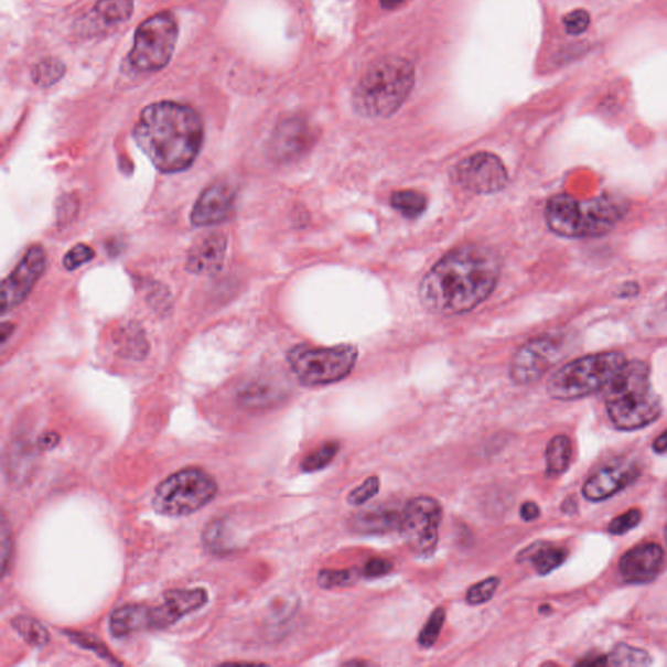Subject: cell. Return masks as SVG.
<instances>
[{"mask_svg":"<svg viewBox=\"0 0 667 667\" xmlns=\"http://www.w3.org/2000/svg\"><path fill=\"white\" fill-rule=\"evenodd\" d=\"M60 442V437L56 434L50 433L42 439V448L53 449L55 444Z\"/></svg>","mask_w":667,"mask_h":667,"instance_id":"44","label":"cell"},{"mask_svg":"<svg viewBox=\"0 0 667 667\" xmlns=\"http://www.w3.org/2000/svg\"><path fill=\"white\" fill-rule=\"evenodd\" d=\"M652 658L647 652L631 647L627 644H618L607 656V665L612 666H648Z\"/></svg>","mask_w":667,"mask_h":667,"instance_id":"28","label":"cell"},{"mask_svg":"<svg viewBox=\"0 0 667 667\" xmlns=\"http://www.w3.org/2000/svg\"><path fill=\"white\" fill-rule=\"evenodd\" d=\"M46 255L40 246L28 250L23 260L18 265L2 283V312L7 313L23 303L29 292L45 271Z\"/></svg>","mask_w":667,"mask_h":667,"instance_id":"14","label":"cell"},{"mask_svg":"<svg viewBox=\"0 0 667 667\" xmlns=\"http://www.w3.org/2000/svg\"><path fill=\"white\" fill-rule=\"evenodd\" d=\"M413 64L400 56L373 63L358 82L353 104L365 118H389L410 97L415 85Z\"/></svg>","mask_w":667,"mask_h":667,"instance_id":"5","label":"cell"},{"mask_svg":"<svg viewBox=\"0 0 667 667\" xmlns=\"http://www.w3.org/2000/svg\"><path fill=\"white\" fill-rule=\"evenodd\" d=\"M133 7V0H99L92 11L90 25L95 31L117 28L132 17Z\"/></svg>","mask_w":667,"mask_h":667,"instance_id":"23","label":"cell"},{"mask_svg":"<svg viewBox=\"0 0 667 667\" xmlns=\"http://www.w3.org/2000/svg\"><path fill=\"white\" fill-rule=\"evenodd\" d=\"M400 519L401 513L392 510V508H368L351 519V528L361 535H386L400 528Z\"/></svg>","mask_w":667,"mask_h":667,"instance_id":"20","label":"cell"},{"mask_svg":"<svg viewBox=\"0 0 667 667\" xmlns=\"http://www.w3.org/2000/svg\"><path fill=\"white\" fill-rule=\"evenodd\" d=\"M642 520V513L637 510V508H633V510L627 512L615 518L611 525H609V532L615 536L625 535L628 530L634 529L637 525H639Z\"/></svg>","mask_w":667,"mask_h":667,"instance_id":"35","label":"cell"},{"mask_svg":"<svg viewBox=\"0 0 667 667\" xmlns=\"http://www.w3.org/2000/svg\"><path fill=\"white\" fill-rule=\"evenodd\" d=\"M665 561V551L659 545L654 542L637 545L621 558V577L628 584L654 582L663 571Z\"/></svg>","mask_w":667,"mask_h":667,"instance_id":"16","label":"cell"},{"mask_svg":"<svg viewBox=\"0 0 667 667\" xmlns=\"http://www.w3.org/2000/svg\"><path fill=\"white\" fill-rule=\"evenodd\" d=\"M133 136L158 170L174 174L195 162L203 146L204 126L191 107L163 100L143 109Z\"/></svg>","mask_w":667,"mask_h":667,"instance_id":"2","label":"cell"},{"mask_svg":"<svg viewBox=\"0 0 667 667\" xmlns=\"http://www.w3.org/2000/svg\"><path fill=\"white\" fill-rule=\"evenodd\" d=\"M236 191L229 183L218 182L205 190L193 207L191 220L197 227L213 226L225 220L234 206Z\"/></svg>","mask_w":667,"mask_h":667,"instance_id":"18","label":"cell"},{"mask_svg":"<svg viewBox=\"0 0 667 667\" xmlns=\"http://www.w3.org/2000/svg\"><path fill=\"white\" fill-rule=\"evenodd\" d=\"M314 142L310 125L300 118L282 121L272 136L270 152L276 161L287 163L299 160Z\"/></svg>","mask_w":667,"mask_h":667,"instance_id":"17","label":"cell"},{"mask_svg":"<svg viewBox=\"0 0 667 667\" xmlns=\"http://www.w3.org/2000/svg\"><path fill=\"white\" fill-rule=\"evenodd\" d=\"M621 353H600L577 358L550 377L547 390L557 400H575L604 391L627 363Z\"/></svg>","mask_w":667,"mask_h":667,"instance_id":"6","label":"cell"},{"mask_svg":"<svg viewBox=\"0 0 667 667\" xmlns=\"http://www.w3.org/2000/svg\"><path fill=\"white\" fill-rule=\"evenodd\" d=\"M625 201L602 195L591 200L556 195L545 207V219L551 232L563 238H596L612 232L625 217Z\"/></svg>","mask_w":667,"mask_h":667,"instance_id":"4","label":"cell"},{"mask_svg":"<svg viewBox=\"0 0 667 667\" xmlns=\"http://www.w3.org/2000/svg\"><path fill=\"white\" fill-rule=\"evenodd\" d=\"M405 0H381L385 10H396Z\"/></svg>","mask_w":667,"mask_h":667,"instance_id":"45","label":"cell"},{"mask_svg":"<svg viewBox=\"0 0 667 667\" xmlns=\"http://www.w3.org/2000/svg\"><path fill=\"white\" fill-rule=\"evenodd\" d=\"M227 240L224 234H211L192 247L186 258V269L193 275L212 276L224 265Z\"/></svg>","mask_w":667,"mask_h":667,"instance_id":"19","label":"cell"},{"mask_svg":"<svg viewBox=\"0 0 667 667\" xmlns=\"http://www.w3.org/2000/svg\"><path fill=\"white\" fill-rule=\"evenodd\" d=\"M215 478L201 469H184L172 473L155 487L153 508L155 513L183 518L209 505L217 496Z\"/></svg>","mask_w":667,"mask_h":667,"instance_id":"7","label":"cell"},{"mask_svg":"<svg viewBox=\"0 0 667 667\" xmlns=\"http://www.w3.org/2000/svg\"><path fill=\"white\" fill-rule=\"evenodd\" d=\"M654 450L657 454L667 453V430L663 434H659L654 442Z\"/></svg>","mask_w":667,"mask_h":667,"instance_id":"42","label":"cell"},{"mask_svg":"<svg viewBox=\"0 0 667 667\" xmlns=\"http://www.w3.org/2000/svg\"><path fill=\"white\" fill-rule=\"evenodd\" d=\"M392 570V563L384 558H373L365 564L363 575L368 579H376L387 575Z\"/></svg>","mask_w":667,"mask_h":667,"instance_id":"38","label":"cell"},{"mask_svg":"<svg viewBox=\"0 0 667 667\" xmlns=\"http://www.w3.org/2000/svg\"><path fill=\"white\" fill-rule=\"evenodd\" d=\"M578 665L605 666V665H607V657L599 656V657L587 658V659H583V661H580Z\"/></svg>","mask_w":667,"mask_h":667,"instance_id":"43","label":"cell"},{"mask_svg":"<svg viewBox=\"0 0 667 667\" xmlns=\"http://www.w3.org/2000/svg\"><path fill=\"white\" fill-rule=\"evenodd\" d=\"M562 335L544 334L528 341L516 351L510 364V377L516 385L539 383L564 356Z\"/></svg>","mask_w":667,"mask_h":667,"instance_id":"11","label":"cell"},{"mask_svg":"<svg viewBox=\"0 0 667 667\" xmlns=\"http://www.w3.org/2000/svg\"><path fill=\"white\" fill-rule=\"evenodd\" d=\"M501 258L490 247H459L442 257L420 284L426 310L440 315H459L475 310L496 289Z\"/></svg>","mask_w":667,"mask_h":667,"instance_id":"1","label":"cell"},{"mask_svg":"<svg viewBox=\"0 0 667 667\" xmlns=\"http://www.w3.org/2000/svg\"><path fill=\"white\" fill-rule=\"evenodd\" d=\"M358 351L351 344L334 347H293L287 362L301 385L315 387L342 381L354 370Z\"/></svg>","mask_w":667,"mask_h":667,"instance_id":"8","label":"cell"},{"mask_svg":"<svg viewBox=\"0 0 667 667\" xmlns=\"http://www.w3.org/2000/svg\"><path fill=\"white\" fill-rule=\"evenodd\" d=\"M641 475V467L636 462L618 459L602 467L587 480L583 494L588 501L600 502L614 496L625 490Z\"/></svg>","mask_w":667,"mask_h":667,"instance_id":"15","label":"cell"},{"mask_svg":"<svg viewBox=\"0 0 667 667\" xmlns=\"http://www.w3.org/2000/svg\"><path fill=\"white\" fill-rule=\"evenodd\" d=\"M209 601L207 592L203 588H184V590H172L164 593L161 605H140L141 623L143 630H163L174 626L198 609L204 607Z\"/></svg>","mask_w":667,"mask_h":667,"instance_id":"12","label":"cell"},{"mask_svg":"<svg viewBox=\"0 0 667 667\" xmlns=\"http://www.w3.org/2000/svg\"><path fill=\"white\" fill-rule=\"evenodd\" d=\"M590 24L591 17L585 10L572 11L569 14H566V18L563 19L566 32L571 35L583 34Z\"/></svg>","mask_w":667,"mask_h":667,"instance_id":"37","label":"cell"},{"mask_svg":"<svg viewBox=\"0 0 667 667\" xmlns=\"http://www.w3.org/2000/svg\"><path fill=\"white\" fill-rule=\"evenodd\" d=\"M604 391L609 419L621 430L650 426L663 413V401L652 386L647 363L627 362Z\"/></svg>","mask_w":667,"mask_h":667,"instance_id":"3","label":"cell"},{"mask_svg":"<svg viewBox=\"0 0 667 667\" xmlns=\"http://www.w3.org/2000/svg\"><path fill=\"white\" fill-rule=\"evenodd\" d=\"M566 558H568V550L550 542H535L521 550L516 561L528 562L534 566L537 573L548 575L562 566Z\"/></svg>","mask_w":667,"mask_h":667,"instance_id":"22","label":"cell"},{"mask_svg":"<svg viewBox=\"0 0 667 667\" xmlns=\"http://www.w3.org/2000/svg\"><path fill=\"white\" fill-rule=\"evenodd\" d=\"M17 633L32 647L42 648L50 643L49 631L31 616L19 615L11 621Z\"/></svg>","mask_w":667,"mask_h":667,"instance_id":"26","label":"cell"},{"mask_svg":"<svg viewBox=\"0 0 667 667\" xmlns=\"http://www.w3.org/2000/svg\"><path fill=\"white\" fill-rule=\"evenodd\" d=\"M341 444L336 441H330L321 444L320 448L308 454L301 462V471L306 473L319 472L327 467L334 461L336 454L340 453Z\"/></svg>","mask_w":667,"mask_h":667,"instance_id":"27","label":"cell"},{"mask_svg":"<svg viewBox=\"0 0 667 667\" xmlns=\"http://www.w3.org/2000/svg\"><path fill=\"white\" fill-rule=\"evenodd\" d=\"M444 621H447V612H444L443 607H437L419 635L421 648L428 649L434 647L435 643L440 639Z\"/></svg>","mask_w":667,"mask_h":667,"instance_id":"30","label":"cell"},{"mask_svg":"<svg viewBox=\"0 0 667 667\" xmlns=\"http://www.w3.org/2000/svg\"><path fill=\"white\" fill-rule=\"evenodd\" d=\"M284 396V386L278 379L258 377L239 392V401L244 407L260 410L277 405Z\"/></svg>","mask_w":667,"mask_h":667,"instance_id":"21","label":"cell"},{"mask_svg":"<svg viewBox=\"0 0 667 667\" xmlns=\"http://www.w3.org/2000/svg\"><path fill=\"white\" fill-rule=\"evenodd\" d=\"M545 456H547V475L561 476L570 467L572 458V443L569 437L557 435L551 439Z\"/></svg>","mask_w":667,"mask_h":667,"instance_id":"24","label":"cell"},{"mask_svg":"<svg viewBox=\"0 0 667 667\" xmlns=\"http://www.w3.org/2000/svg\"><path fill=\"white\" fill-rule=\"evenodd\" d=\"M456 176L464 190L492 195L505 189L508 176L504 162L486 152L472 154L458 164Z\"/></svg>","mask_w":667,"mask_h":667,"instance_id":"13","label":"cell"},{"mask_svg":"<svg viewBox=\"0 0 667 667\" xmlns=\"http://www.w3.org/2000/svg\"><path fill=\"white\" fill-rule=\"evenodd\" d=\"M442 514V506L435 498L421 496L407 502L399 530L416 555L430 557L435 553Z\"/></svg>","mask_w":667,"mask_h":667,"instance_id":"10","label":"cell"},{"mask_svg":"<svg viewBox=\"0 0 667 667\" xmlns=\"http://www.w3.org/2000/svg\"><path fill=\"white\" fill-rule=\"evenodd\" d=\"M501 580L496 577H491L483 582L472 585L467 592V602L470 605L477 606L490 602L496 594Z\"/></svg>","mask_w":667,"mask_h":667,"instance_id":"31","label":"cell"},{"mask_svg":"<svg viewBox=\"0 0 667 667\" xmlns=\"http://www.w3.org/2000/svg\"><path fill=\"white\" fill-rule=\"evenodd\" d=\"M391 206L408 219L419 218L428 207V198L419 191L405 190L394 192Z\"/></svg>","mask_w":667,"mask_h":667,"instance_id":"25","label":"cell"},{"mask_svg":"<svg viewBox=\"0 0 667 667\" xmlns=\"http://www.w3.org/2000/svg\"><path fill=\"white\" fill-rule=\"evenodd\" d=\"M540 507L535 502H526L520 508L521 519L525 521H534L540 518Z\"/></svg>","mask_w":667,"mask_h":667,"instance_id":"40","label":"cell"},{"mask_svg":"<svg viewBox=\"0 0 667 667\" xmlns=\"http://www.w3.org/2000/svg\"><path fill=\"white\" fill-rule=\"evenodd\" d=\"M67 635L72 642L80 645L82 648L95 652L99 658L117 664V659H115L109 649L106 648V645L96 639L95 636L78 633H67Z\"/></svg>","mask_w":667,"mask_h":667,"instance_id":"34","label":"cell"},{"mask_svg":"<svg viewBox=\"0 0 667 667\" xmlns=\"http://www.w3.org/2000/svg\"><path fill=\"white\" fill-rule=\"evenodd\" d=\"M665 539H666V542H667V526H666V529H665Z\"/></svg>","mask_w":667,"mask_h":667,"instance_id":"46","label":"cell"},{"mask_svg":"<svg viewBox=\"0 0 667 667\" xmlns=\"http://www.w3.org/2000/svg\"><path fill=\"white\" fill-rule=\"evenodd\" d=\"M639 293V284L635 282H627L623 284L618 292H616V297L620 298H634Z\"/></svg>","mask_w":667,"mask_h":667,"instance_id":"41","label":"cell"},{"mask_svg":"<svg viewBox=\"0 0 667 667\" xmlns=\"http://www.w3.org/2000/svg\"><path fill=\"white\" fill-rule=\"evenodd\" d=\"M361 578V570H321L318 583L322 590H334V588H346L354 585Z\"/></svg>","mask_w":667,"mask_h":667,"instance_id":"29","label":"cell"},{"mask_svg":"<svg viewBox=\"0 0 667 667\" xmlns=\"http://www.w3.org/2000/svg\"><path fill=\"white\" fill-rule=\"evenodd\" d=\"M63 75V63L56 60L42 61L33 71L34 82L42 86L55 84Z\"/></svg>","mask_w":667,"mask_h":667,"instance_id":"32","label":"cell"},{"mask_svg":"<svg viewBox=\"0 0 667 667\" xmlns=\"http://www.w3.org/2000/svg\"><path fill=\"white\" fill-rule=\"evenodd\" d=\"M95 258V250L85 244H77L75 248H72L69 252L64 257L63 265L67 270H75L80 268L82 265L89 262Z\"/></svg>","mask_w":667,"mask_h":667,"instance_id":"36","label":"cell"},{"mask_svg":"<svg viewBox=\"0 0 667 667\" xmlns=\"http://www.w3.org/2000/svg\"><path fill=\"white\" fill-rule=\"evenodd\" d=\"M378 492L379 478L376 476L368 477L363 485L357 486L356 490L348 494L347 502L351 506H362L367 504L372 498H375Z\"/></svg>","mask_w":667,"mask_h":667,"instance_id":"33","label":"cell"},{"mask_svg":"<svg viewBox=\"0 0 667 667\" xmlns=\"http://www.w3.org/2000/svg\"><path fill=\"white\" fill-rule=\"evenodd\" d=\"M9 526H7V520L3 518V523H2V571H3V575H7V571H9V566L10 562L12 561V555H13V550H12V536L11 532L9 530V528H7Z\"/></svg>","mask_w":667,"mask_h":667,"instance_id":"39","label":"cell"},{"mask_svg":"<svg viewBox=\"0 0 667 667\" xmlns=\"http://www.w3.org/2000/svg\"><path fill=\"white\" fill-rule=\"evenodd\" d=\"M177 34L174 14L170 12L154 14L143 21L136 31L129 63L143 74L161 71L168 66L174 55Z\"/></svg>","mask_w":667,"mask_h":667,"instance_id":"9","label":"cell"}]
</instances>
